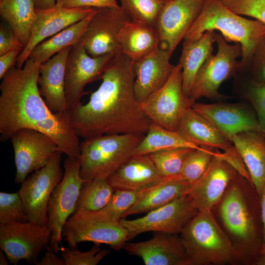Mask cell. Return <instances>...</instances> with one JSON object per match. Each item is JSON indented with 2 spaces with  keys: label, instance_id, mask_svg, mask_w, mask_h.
Masks as SVG:
<instances>
[{
  "label": "cell",
  "instance_id": "cell-1",
  "mask_svg": "<svg viewBox=\"0 0 265 265\" xmlns=\"http://www.w3.org/2000/svg\"><path fill=\"white\" fill-rule=\"evenodd\" d=\"M40 64L28 58L22 68L14 65L2 78L0 140L7 141L19 130L33 129L50 137L67 157L79 159L80 142L69 113L53 112L40 93Z\"/></svg>",
  "mask_w": 265,
  "mask_h": 265
},
{
  "label": "cell",
  "instance_id": "cell-2",
  "mask_svg": "<svg viewBox=\"0 0 265 265\" xmlns=\"http://www.w3.org/2000/svg\"><path fill=\"white\" fill-rule=\"evenodd\" d=\"M135 79L133 62L123 54L113 57L89 101L69 112L77 135L84 139L103 134H146L151 121L136 99Z\"/></svg>",
  "mask_w": 265,
  "mask_h": 265
},
{
  "label": "cell",
  "instance_id": "cell-3",
  "mask_svg": "<svg viewBox=\"0 0 265 265\" xmlns=\"http://www.w3.org/2000/svg\"><path fill=\"white\" fill-rule=\"evenodd\" d=\"M229 238L235 265H255L264 247L260 197L251 182L238 173L212 210Z\"/></svg>",
  "mask_w": 265,
  "mask_h": 265
},
{
  "label": "cell",
  "instance_id": "cell-4",
  "mask_svg": "<svg viewBox=\"0 0 265 265\" xmlns=\"http://www.w3.org/2000/svg\"><path fill=\"white\" fill-rule=\"evenodd\" d=\"M218 30L227 42L241 46L242 55L238 73L247 71L256 47L265 34V24L243 18L231 11L219 0H205L198 17L185 35L184 40L194 41L208 30Z\"/></svg>",
  "mask_w": 265,
  "mask_h": 265
},
{
  "label": "cell",
  "instance_id": "cell-5",
  "mask_svg": "<svg viewBox=\"0 0 265 265\" xmlns=\"http://www.w3.org/2000/svg\"><path fill=\"white\" fill-rule=\"evenodd\" d=\"M180 237L191 265H235L232 243L212 211H200Z\"/></svg>",
  "mask_w": 265,
  "mask_h": 265
},
{
  "label": "cell",
  "instance_id": "cell-6",
  "mask_svg": "<svg viewBox=\"0 0 265 265\" xmlns=\"http://www.w3.org/2000/svg\"><path fill=\"white\" fill-rule=\"evenodd\" d=\"M144 134H103L84 139L80 144L82 179L107 178L132 157Z\"/></svg>",
  "mask_w": 265,
  "mask_h": 265
},
{
  "label": "cell",
  "instance_id": "cell-7",
  "mask_svg": "<svg viewBox=\"0 0 265 265\" xmlns=\"http://www.w3.org/2000/svg\"><path fill=\"white\" fill-rule=\"evenodd\" d=\"M215 40L217 52L201 67L191 89L189 97L195 101L202 97L214 100L228 98L219 92V88L224 81L239 72V61L237 59L242 55L241 45L228 44L220 33L215 34Z\"/></svg>",
  "mask_w": 265,
  "mask_h": 265
},
{
  "label": "cell",
  "instance_id": "cell-8",
  "mask_svg": "<svg viewBox=\"0 0 265 265\" xmlns=\"http://www.w3.org/2000/svg\"><path fill=\"white\" fill-rule=\"evenodd\" d=\"M65 169L61 182L53 190L48 205L47 227L52 233L48 248L58 253L61 243L64 225L75 212L82 184L86 181L80 175L79 158L69 157L64 160Z\"/></svg>",
  "mask_w": 265,
  "mask_h": 265
},
{
  "label": "cell",
  "instance_id": "cell-9",
  "mask_svg": "<svg viewBox=\"0 0 265 265\" xmlns=\"http://www.w3.org/2000/svg\"><path fill=\"white\" fill-rule=\"evenodd\" d=\"M195 103V100L183 93L182 67L178 63L166 83L151 94L140 106L151 122L177 131L182 116Z\"/></svg>",
  "mask_w": 265,
  "mask_h": 265
},
{
  "label": "cell",
  "instance_id": "cell-10",
  "mask_svg": "<svg viewBox=\"0 0 265 265\" xmlns=\"http://www.w3.org/2000/svg\"><path fill=\"white\" fill-rule=\"evenodd\" d=\"M62 154L56 151L46 166L26 177L18 191L28 221L41 226L47 225L50 198L64 175L61 167Z\"/></svg>",
  "mask_w": 265,
  "mask_h": 265
},
{
  "label": "cell",
  "instance_id": "cell-11",
  "mask_svg": "<svg viewBox=\"0 0 265 265\" xmlns=\"http://www.w3.org/2000/svg\"><path fill=\"white\" fill-rule=\"evenodd\" d=\"M52 233L47 226L31 221L0 225V247L11 264L21 260L36 265L40 253L47 249Z\"/></svg>",
  "mask_w": 265,
  "mask_h": 265
},
{
  "label": "cell",
  "instance_id": "cell-12",
  "mask_svg": "<svg viewBox=\"0 0 265 265\" xmlns=\"http://www.w3.org/2000/svg\"><path fill=\"white\" fill-rule=\"evenodd\" d=\"M128 232L120 221L95 217L88 212L74 213L65 222L62 236L69 247L81 242L108 245L115 251L123 249Z\"/></svg>",
  "mask_w": 265,
  "mask_h": 265
},
{
  "label": "cell",
  "instance_id": "cell-13",
  "mask_svg": "<svg viewBox=\"0 0 265 265\" xmlns=\"http://www.w3.org/2000/svg\"><path fill=\"white\" fill-rule=\"evenodd\" d=\"M131 21L121 7L95 8L78 43L92 56L116 57L122 54L118 34L124 26Z\"/></svg>",
  "mask_w": 265,
  "mask_h": 265
},
{
  "label": "cell",
  "instance_id": "cell-14",
  "mask_svg": "<svg viewBox=\"0 0 265 265\" xmlns=\"http://www.w3.org/2000/svg\"><path fill=\"white\" fill-rule=\"evenodd\" d=\"M198 212L186 194L147 212L143 217L132 220L123 218L120 222L128 232V240L149 232L178 235Z\"/></svg>",
  "mask_w": 265,
  "mask_h": 265
},
{
  "label": "cell",
  "instance_id": "cell-15",
  "mask_svg": "<svg viewBox=\"0 0 265 265\" xmlns=\"http://www.w3.org/2000/svg\"><path fill=\"white\" fill-rule=\"evenodd\" d=\"M113 58L108 55L92 56L80 43L73 45L67 59L65 77V94L68 112L81 103L87 84L102 79Z\"/></svg>",
  "mask_w": 265,
  "mask_h": 265
},
{
  "label": "cell",
  "instance_id": "cell-16",
  "mask_svg": "<svg viewBox=\"0 0 265 265\" xmlns=\"http://www.w3.org/2000/svg\"><path fill=\"white\" fill-rule=\"evenodd\" d=\"M10 140L14 153L16 184H22L31 173L46 166L60 150L50 137L33 129L19 130Z\"/></svg>",
  "mask_w": 265,
  "mask_h": 265
},
{
  "label": "cell",
  "instance_id": "cell-17",
  "mask_svg": "<svg viewBox=\"0 0 265 265\" xmlns=\"http://www.w3.org/2000/svg\"><path fill=\"white\" fill-rule=\"evenodd\" d=\"M205 0H170L161 10L155 27L159 47L171 55L200 15Z\"/></svg>",
  "mask_w": 265,
  "mask_h": 265
},
{
  "label": "cell",
  "instance_id": "cell-18",
  "mask_svg": "<svg viewBox=\"0 0 265 265\" xmlns=\"http://www.w3.org/2000/svg\"><path fill=\"white\" fill-rule=\"evenodd\" d=\"M192 108L209 120L231 140L234 135L245 131H257L265 135L252 106L243 103H195Z\"/></svg>",
  "mask_w": 265,
  "mask_h": 265
},
{
  "label": "cell",
  "instance_id": "cell-19",
  "mask_svg": "<svg viewBox=\"0 0 265 265\" xmlns=\"http://www.w3.org/2000/svg\"><path fill=\"white\" fill-rule=\"evenodd\" d=\"M93 9L92 7L67 8L55 6L48 9L36 8V17L31 28L29 41L17 57L16 66L22 68L36 46L46 38L53 36L83 20Z\"/></svg>",
  "mask_w": 265,
  "mask_h": 265
},
{
  "label": "cell",
  "instance_id": "cell-20",
  "mask_svg": "<svg viewBox=\"0 0 265 265\" xmlns=\"http://www.w3.org/2000/svg\"><path fill=\"white\" fill-rule=\"evenodd\" d=\"M214 156L202 176L189 187L187 194L200 211L210 210L220 201L230 183L238 173L222 158Z\"/></svg>",
  "mask_w": 265,
  "mask_h": 265
},
{
  "label": "cell",
  "instance_id": "cell-21",
  "mask_svg": "<svg viewBox=\"0 0 265 265\" xmlns=\"http://www.w3.org/2000/svg\"><path fill=\"white\" fill-rule=\"evenodd\" d=\"M123 249L140 258L146 265H191L180 236L156 232L151 239L126 242Z\"/></svg>",
  "mask_w": 265,
  "mask_h": 265
},
{
  "label": "cell",
  "instance_id": "cell-22",
  "mask_svg": "<svg viewBox=\"0 0 265 265\" xmlns=\"http://www.w3.org/2000/svg\"><path fill=\"white\" fill-rule=\"evenodd\" d=\"M171 56L168 52L159 47L148 56L133 62L134 93L140 104L168 80L175 66L169 61Z\"/></svg>",
  "mask_w": 265,
  "mask_h": 265
},
{
  "label": "cell",
  "instance_id": "cell-23",
  "mask_svg": "<svg viewBox=\"0 0 265 265\" xmlns=\"http://www.w3.org/2000/svg\"><path fill=\"white\" fill-rule=\"evenodd\" d=\"M72 46L65 47L40 64L38 79L39 92L49 108L54 113L68 112L65 77L67 59Z\"/></svg>",
  "mask_w": 265,
  "mask_h": 265
},
{
  "label": "cell",
  "instance_id": "cell-24",
  "mask_svg": "<svg viewBox=\"0 0 265 265\" xmlns=\"http://www.w3.org/2000/svg\"><path fill=\"white\" fill-rule=\"evenodd\" d=\"M161 175L148 155H133L107 178L114 191H141L159 183Z\"/></svg>",
  "mask_w": 265,
  "mask_h": 265
},
{
  "label": "cell",
  "instance_id": "cell-25",
  "mask_svg": "<svg viewBox=\"0 0 265 265\" xmlns=\"http://www.w3.org/2000/svg\"><path fill=\"white\" fill-rule=\"evenodd\" d=\"M231 141L260 196L265 184V135L257 131H245L234 135Z\"/></svg>",
  "mask_w": 265,
  "mask_h": 265
},
{
  "label": "cell",
  "instance_id": "cell-26",
  "mask_svg": "<svg viewBox=\"0 0 265 265\" xmlns=\"http://www.w3.org/2000/svg\"><path fill=\"white\" fill-rule=\"evenodd\" d=\"M177 131L201 147L225 152L234 145L230 139L192 107L184 113Z\"/></svg>",
  "mask_w": 265,
  "mask_h": 265
},
{
  "label": "cell",
  "instance_id": "cell-27",
  "mask_svg": "<svg viewBox=\"0 0 265 265\" xmlns=\"http://www.w3.org/2000/svg\"><path fill=\"white\" fill-rule=\"evenodd\" d=\"M191 184L178 176L164 178L158 184L143 190L124 218L147 213L187 194Z\"/></svg>",
  "mask_w": 265,
  "mask_h": 265
},
{
  "label": "cell",
  "instance_id": "cell-28",
  "mask_svg": "<svg viewBox=\"0 0 265 265\" xmlns=\"http://www.w3.org/2000/svg\"><path fill=\"white\" fill-rule=\"evenodd\" d=\"M122 53L136 62L151 54L160 45L154 26L133 21L126 24L118 36Z\"/></svg>",
  "mask_w": 265,
  "mask_h": 265
},
{
  "label": "cell",
  "instance_id": "cell-29",
  "mask_svg": "<svg viewBox=\"0 0 265 265\" xmlns=\"http://www.w3.org/2000/svg\"><path fill=\"white\" fill-rule=\"evenodd\" d=\"M215 34L214 30H208L196 40H184L179 63L182 67L183 91L187 97H189L197 72L212 54Z\"/></svg>",
  "mask_w": 265,
  "mask_h": 265
},
{
  "label": "cell",
  "instance_id": "cell-30",
  "mask_svg": "<svg viewBox=\"0 0 265 265\" xmlns=\"http://www.w3.org/2000/svg\"><path fill=\"white\" fill-rule=\"evenodd\" d=\"M0 15L25 47L36 17L32 0H0Z\"/></svg>",
  "mask_w": 265,
  "mask_h": 265
},
{
  "label": "cell",
  "instance_id": "cell-31",
  "mask_svg": "<svg viewBox=\"0 0 265 265\" xmlns=\"http://www.w3.org/2000/svg\"><path fill=\"white\" fill-rule=\"evenodd\" d=\"M182 148H206L197 145L177 131H170L151 122L147 133L135 149L134 155H148L157 151Z\"/></svg>",
  "mask_w": 265,
  "mask_h": 265
},
{
  "label": "cell",
  "instance_id": "cell-32",
  "mask_svg": "<svg viewBox=\"0 0 265 265\" xmlns=\"http://www.w3.org/2000/svg\"><path fill=\"white\" fill-rule=\"evenodd\" d=\"M95 9V8H94L92 12L83 20L65 28L50 39L41 42L32 51L28 58L42 64L65 47L78 43Z\"/></svg>",
  "mask_w": 265,
  "mask_h": 265
},
{
  "label": "cell",
  "instance_id": "cell-33",
  "mask_svg": "<svg viewBox=\"0 0 265 265\" xmlns=\"http://www.w3.org/2000/svg\"><path fill=\"white\" fill-rule=\"evenodd\" d=\"M114 191L106 178L85 181L81 186L74 213L101 210L108 203Z\"/></svg>",
  "mask_w": 265,
  "mask_h": 265
},
{
  "label": "cell",
  "instance_id": "cell-34",
  "mask_svg": "<svg viewBox=\"0 0 265 265\" xmlns=\"http://www.w3.org/2000/svg\"><path fill=\"white\" fill-rule=\"evenodd\" d=\"M121 8L132 21L155 27L162 9L170 0H120Z\"/></svg>",
  "mask_w": 265,
  "mask_h": 265
},
{
  "label": "cell",
  "instance_id": "cell-35",
  "mask_svg": "<svg viewBox=\"0 0 265 265\" xmlns=\"http://www.w3.org/2000/svg\"><path fill=\"white\" fill-rule=\"evenodd\" d=\"M143 191L116 190L113 193L108 203L102 209L88 213L98 218L120 221L134 204Z\"/></svg>",
  "mask_w": 265,
  "mask_h": 265
},
{
  "label": "cell",
  "instance_id": "cell-36",
  "mask_svg": "<svg viewBox=\"0 0 265 265\" xmlns=\"http://www.w3.org/2000/svg\"><path fill=\"white\" fill-rule=\"evenodd\" d=\"M235 77L240 94L250 103L265 132V83L253 81L240 73Z\"/></svg>",
  "mask_w": 265,
  "mask_h": 265
},
{
  "label": "cell",
  "instance_id": "cell-37",
  "mask_svg": "<svg viewBox=\"0 0 265 265\" xmlns=\"http://www.w3.org/2000/svg\"><path fill=\"white\" fill-rule=\"evenodd\" d=\"M193 149L177 148L157 151L148 155L163 178H168L179 174L186 159Z\"/></svg>",
  "mask_w": 265,
  "mask_h": 265
},
{
  "label": "cell",
  "instance_id": "cell-38",
  "mask_svg": "<svg viewBox=\"0 0 265 265\" xmlns=\"http://www.w3.org/2000/svg\"><path fill=\"white\" fill-rule=\"evenodd\" d=\"M214 149L208 148L193 149L187 157L177 176L191 185L193 184L206 171L213 157L221 153Z\"/></svg>",
  "mask_w": 265,
  "mask_h": 265
},
{
  "label": "cell",
  "instance_id": "cell-39",
  "mask_svg": "<svg viewBox=\"0 0 265 265\" xmlns=\"http://www.w3.org/2000/svg\"><path fill=\"white\" fill-rule=\"evenodd\" d=\"M28 221L18 192H0V225Z\"/></svg>",
  "mask_w": 265,
  "mask_h": 265
},
{
  "label": "cell",
  "instance_id": "cell-40",
  "mask_svg": "<svg viewBox=\"0 0 265 265\" xmlns=\"http://www.w3.org/2000/svg\"><path fill=\"white\" fill-rule=\"evenodd\" d=\"M100 244H95L88 251H80L77 247H64L61 257L66 265H96L110 253L109 249H101Z\"/></svg>",
  "mask_w": 265,
  "mask_h": 265
},
{
  "label": "cell",
  "instance_id": "cell-41",
  "mask_svg": "<svg viewBox=\"0 0 265 265\" xmlns=\"http://www.w3.org/2000/svg\"><path fill=\"white\" fill-rule=\"evenodd\" d=\"M233 12L253 17L265 24V0H219Z\"/></svg>",
  "mask_w": 265,
  "mask_h": 265
},
{
  "label": "cell",
  "instance_id": "cell-42",
  "mask_svg": "<svg viewBox=\"0 0 265 265\" xmlns=\"http://www.w3.org/2000/svg\"><path fill=\"white\" fill-rule=\"evenodd\" d=\"M245 73L247 74V75H244L252 80L259 83H265V34L257 44L249 66Z\"/></svg>",
  "mask_w": 265,
  "mask_h": 265
},
{
  "label": "cell",
  "instance_id": "cell-43",
  "mask_svg": "<svg viewBox=\"0 0 265 265\" xmlns=\"http://www.w3.org/2000/svg\"><path fill=\"white\" fill-rule=\"evenodd\" d=\"M25 47L6 23L0 25V55L13 50L22 51Z\"/></svg>",
  "mask_w": 265,
  "mask_h": 265
},
{
  "label": "cell",
  "instance_id": "cell-44",
  "mask_svg": "<svg viewBox=\"0 0 265 265\" xmlns=\"http://www.w3.org/2000/svg\"><path fill=\"white\" fill-rule=\"evenodd\" d=\"M55 6L74 8L79 7H120L116 0H56Z\"/></svg>",
  "mask_w": 265,
  "mask_h": 265
},
{
  "label": "cell",
  "instance_id": "cell-45",
  "mask_svg": "<svg viewBox=\"0 0 265 265\" xmlns=\"http://www.w3.org/2000/svg\"><path fill=\"white\" fill-rule=\"evenodd\" d=\"M21 52L19 50H13L0 55V79L10 68L16 65V59Z\"/></svg>",
  "mask_w": 265,
  "mask_h": 265
},
{
  "label": "cell",
  "instance_id": "cell-46",
  "mask_svg": "<svg viewBox=\"0 0 265 265\" xmlns=\"http://www.w3.org/2000/svg\"><path fill=\"white\" fill-rule=\"evenodd\" d=\"M53 251L47 248L44 257L36 265H66L64 259L55 255Z\"/></svg>",
  "mask_w": 265,
  "mask_h": 265
},
{
  "label": "cell",
  "instance_id": "cell-47",
  "mask_svg": "<svg viewBox=\"0 0 265 265\" xmlns=\"http://www.w3.org/2000/svg\"><path fill=\"white\" fill-rule=\"evenodd\" d=\"M261 214L263 227V241L264 246H265V184L263 187L262 193L260 195Z\"/></svg>",
  "mask_w": 265,
  "mask_h": 265
},
{
  "label": "cell",
  "instance_id": "cell-48",
  "mask_svg": "<svg viewBox=\"0 0 265 265\" xmlns=\"http://www.w3.org/2000/svg\"><path fill=\"white\" fill-rule=\"evenodd\" d=\"M36 8L40 9H48L54 7L56 0H32Z\"/></svg>",
  "mask_w": 265,
  "mask_h": 265
},
{
  "label": "cell",
  "instance_id": "cell-49",
  "mask_svg": "<svg viewBox=\"0 0 265 265\" xmlns=\"http://www.w3.org/2000/svg\"><path fill=\"white\" fill-rule=\"evenodd\" d=\"M255 265H265V246H264L261 256Z\"/></svg>",
  "mask_w": 265,
  "mask_h": 265
},
{
  "label": "cell",
  "instance_id": "cell-50",
  "mask_svg": "<svg viewBox=\"0 0 265 265\" xmlns=\"http://www.w3.org/2000/svg\"><path fill=\"white\" fill-rule=\"evenodd\" d=\"M0 265H7V261L6 257L3 254V251L0 249Z\"/></svg>",
  "mask_w": 265,
  "mask_h": 265
}]
</instances>
